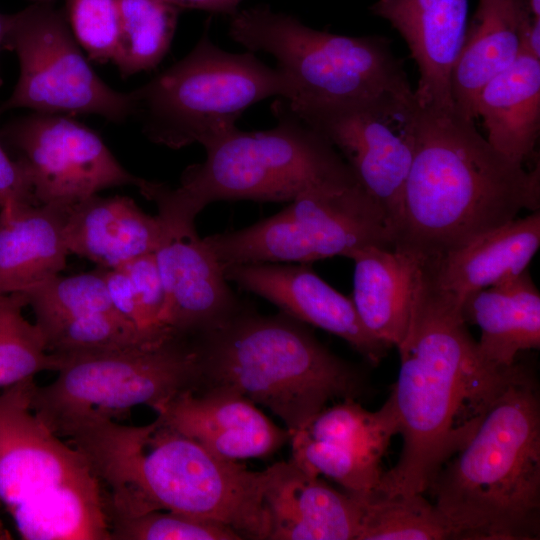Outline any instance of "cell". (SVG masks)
<instances>
[{
	"mask_svg": "<svg viewBox=\"0 0 540 540\" xmlns=\"http://www.w3.org/2000/svg\"><path fill=\"white\" fill-rule=\"evenodd\" d=\"M9 20H10V14L0 13V53H1V50L4 48V41H5V36H6ZM1 84H2V79L0 76V86Z\"/></svg>",
	"mask_w": 540,
	"mask_h": 540,
	"instance_id": "39",
	"label": "cell"
},
{
	"mask_svg": "<svg viewBox=\"0 0 540 540\" xmlns=\"http://www.w3.org/2000/svg\"><path fill=\"white\" fill-rule=\"evenodd\" d=\"M200 386L224 387L270 409L292 434L329 400L365 388L351 363L323 346L303 322L265 316L245 304L219 327L194 337Z\"/></svg>",
	"mask_w": 540,
	"mask_h": 540,
	"instance_id": "5",
	"label": "cell"
},
{
	"mask_svg": "<svg viewBox=\"0 0 540 540\" xmlns=\"http://www.w3.org/2000/svg\"><path fill=\"white\" fill-rule=\"evenodd\" d=\"M521 51L540 59V17L528 16L520 32Z\"/></svg>",
	"mask_w": 540,
	"mask_h": 540,
	"instance_id": "38",
	"label": "cell"
},
{
	"mask_svg": "<svg viewBox=\"0 0 540 540\" xmlns=\"http://www.w3.org/2000/svg\"><path fill=\"white\" fill-rule=\"evenodd\" d=\"M271 540H356L358 494L340 492L291 460L274 464L265 492Z\"/></svg>",
	"mask_w": 540,
	"mask_h": 540,
	"instance_id": "19",
	"label": "cell"
},
{
	"mask_svg": "<svg viewBox=\"0 0 540 540\" xmlns=\"http://www.w3.org/2000/svg\"><path fill=\"white\" fill-rule=\"evenodd\" d=\"M119 37L112 62L122 77L155 68L167 54L180 9L164 0H115Z\"/></svg>",
	"mask_w": 540,
	"mask_h": 540,
	"instance_id": "28",
	"label": "cell"
},
{
	"mask_svg": "<svg viewBox=\"0 0 540 540\" xmlns=\"http://www.w3.org/2000/svg\"><path fill=\"white\" fill-rule=\"evenodd\" d=\"M38 204L70 207L98 192L144 179L126 170L101 137L60 114L32 112L0 130Z\"/></svg>",
	"mask_w": 540,
	"mask_h": 540,
	"instance_id": "14",
	"label": "cell"
},
{
	"mask_svg": "<svg viewBox=\"0 0 540 540\" xmlns=\"http://www.w3.org/2000/svg\"><path fill=\"white\" fill-rule=\"evenodd\" d=\"M517 365L469 441L428 486L464 540H530L540 531V403Z\"/></svg>",
	"mask_w": 540,
	"mask_h": 540,
	"instance_id": "3",
	"label": "cell"
},
{
	"mask_svg": "<svg viewBox=\"0 0 540 540\" xmlns=\"http://www.w3.org/2000/svg\"><path fill=\"white\" fill-rule=\"evenodd\" d=\"M420 107L393 247L423 261L539 210V166L503 156L455 109Z\"/></svg>",
	"mask_w": 540,
	"mask_h": 540,
	"instance_id": "2",
	"label": "cell"
},
{
	"mask_svg": "<svg viewBox=\"0 0 540 540\" xmlns=\"http://www.w3.org/2000/svg\"><path fill=\"white\" fill-rule=\"evenodd\" d=\"M64 239L69 253L111 269L154 253L166 233L158 216L144 212L133 199L95 194L69 207Z\"/></svg>",
	"mask_w": 540,
	"mask_h": 540,
	"instance_id": "21",
	"label": "cell"
},
{
	"mask_svg": "<svg viewBox=\"0 0 540 540\" xmlns=\"http://www.w3.org/2000/svg\"><path fill=\"white\" fill-rule=\"evenodd\" d=\"M230 37L277 62L289 83L291 108L361 101L412 91L401 61L382 36H346L313 29L298 18L258 5L230 16Z\"/></svg>",
	"mask_w": 540,
	"mask_h": 540,
	"instance_id": "7",
	"label": "cell"
},
{
	"mask_svg": "<svg viewBox=\"0 0 540 540\" xmlns=\"http://www.w3.org/2000/svg\"><path fill=\"white\" fill-rule=\"evenodd\" d=\"M461 313L480 328L477 353L490 369L507 370L521 351L540 347V293L528 269L466 295Z\"/></svg>",
	"mask_w": 540,
	"mask_h": 540,
	"instance_id": "22",
	"label": "cell"
},
{
	"mask_svg": "<svg viewBox=\"0 0 540 540\" xmlns=\"http://www.w3.org/2000/svg\"><path fill=\"white\" fill-rule=\"evenodd\" d=\"M37 204L24 170L0 140V211Z\"/></svg>",
	"mask_w": 540,
	"mask_h": 540,
	"instance_id": "35",
	"label": "cell"
},
{
	"mask_svg": "<svg viewBox=\"0 0 540 540\" xmlns=\"http://www.w3.org/2000/svg\"><path fill=\"white\" fill-rule=\"evenodd\" d=\"M351 457L379 461L398 423L389 398L377 411H368L355 399L324 407L297 429Z\"/></svg>",
	"mask_w": 540,
	"mask_h": 540,
	"instance_id": "27",
	"label": "cell"
},
{
	"mask_svg": "<svg viewBox=\"0 0 540 540\" xmlns=\"http://www.w3.org/2000/svg\"><path fill=\"white\" fill-rule=\"evenodd\" d=\"M284 105L338 151L381 206L394 235L421 112L414 90L337 105Z\"/></svg>",
	"mask_w": 540,
	"mask_h": 540,
	"instance_id": "13",
	"label": "cell"
},
{
	"mask_svg": "<svg viewBox=\"0 0 540 540\" xmlns=\"http://www.w3.org/2000/svg\"><path fill=\"white\" fill-rule=\"evenodd\" d=\"M371 11L405 40L419 71L422 107L455 109L451 76L467 29L468 0H378Z\"/></svg>",
	"mask_w": 540,
	"mask_h": 540,
	"instance_id": "18",
	"label": "cell"
},
{
	"mask_svg": "<svg viewBox=\"0 0 540 540\" xmlns=\"http://www.w3.org/2000/svg\"><path fill=\"white\" fill-rule=\"evenodd\" d=\"M120 267L132 282L147 328L154 332L170 330L161 324L165 291L155 252L138 256Z\"/></svg>",
	"mask_w": 540,
	"mask_h": 540,
	"instance_id": "34",
	"label": "cell"
},
{
	"mask_svg": "<svg viewBox=\"0 0 540 540\" xmlns=\"http://www.w3.org/2000/svg\"><path fill=\"white\" fill-rule=\"evenodd\" d=\"M358 495L362 514L356 540L455 539L448 520L423 493Z\"/></svg>",
	"mask_w": 540,
	"mask_h": 540,
	"instance_id": "29",
	"label": "cell"
},
{
	"mask_svg": "<svg viewBox=\"0 0 540 540\" xmlns=\"http://www.w3.org/2000/svg\"><path fill=\"white\" fill-rule=\"evenodd\" d=\"M131 93L145 136L180 149L229 133L247 108L273 96L286 99L290 87L277 68L250 51L221 49L206 29L184 58Z\"/></svg>",
	"mask_w": 540,
	"mask_h": 540,
	"instance_id": "8",
	"label": "cell"
},
{
	"mask_svg": "<svg viewBox=\"0 0 540 540\" xmlns=\"http://www.w3.org/2000/svg\"><path fill=\"white\" fill-rule=\"evenodd\" d=\"M109 520L110 540H237L231 528L188 514L165 510Z\"/></svg>",
	"mask_w": 540,
	"mask_h": 540,
	"instance_id": "32",
	"label": "cell"
},
{
	"mask_svg": "<svg viewBox=\"0 0 540 540\" xmlns=\"http://www.w3.org/2000/svg\"><path fill=\"white\" fill-rule=\"evenodd\" d=\"M540 246L539 210L515 218L442 255L421 261L426 279L461 301L525 271Z\"/></svg>",
	"mask_w": 540,
	"mask_h": 540,
	"instance_id": "20",
	"label": "cell"
},
{
	"mask_svg": "<svg viewBox=\"0 0 540 540\" xmlns=\"http://www.w3.org/2000/svg\"><path fill=\"white\" fill-rule=\"evenodd\" d=\"M397 349L400 367L389 400L403 446L374 492L424 493L469 441L517 365L498 371L482 363L461 300L433 286L420 267L409 324Z\"/></svg>",
	"mask_w": 540,
	"mask_h": 540,
	"instance_id": "1",
	"label": "cell"
},
{
	"mask_svg": "<svg viewBox=\"0 0 540 540\" xmlns=\"http://www.w3.org/2000/svg\"><path fill=\"white\" fill-rule=\"evenodd\" d=\"M102 269L109 299L120 315L147 334L160 335L171 331L154 332L147 328L132 282L121 267Z\"/></svg>",
	"mask_w": 540,
	"mask_h": 540,
	"instance_id": "36",
	"label": "cell"
},
{
	"mask_svg": "<svg viewBox=\"0 0 540 540\" xmlns=\"http://www.w3.org/2000/svg\"><path fill=\"white\" fill-rule=\"evenodd\" d=\"M155 256L165 291L161 324L173 332L199 336L225 323L244 305L198 234L165 239Z\"/></svg>",
	"mask_w": 540,
	"mask_h": 540,
	"instance_id": "17",
	"label": "cell"
},
{
	"mask_svg": "<svg viewBox=\"0 0 540 540\" xmlns=\"http://www.w3.org/2000/svg\"><path fill=\"white\" fill-rule=\"evenodd\" d=\"M222 267L229 282L263 297L303 323L342 338L373 365L389 349L367 332L352 300L319 277L310 264L250 263Z\"/></svg>",
	"mask_w": 540,
	"mask_h": 540,
	"instance_id": "15",
	"label": "cell"
},
{
	"mask_svg": "<svg viewBox=\"0 0 540 540\" xmlns=\"http://www.w3.org/2000/svg\"><path fill=\"white\" fill-rule=\"evenodd\" d=\"M179 9L191 8L231 16L243 0H164Z\"/></svg>",
	"mask_w": 540,
	"mask_h": 540,
	"instance_id": "37",
	"label": "cell"
},
{
	"mask_svg": "<svg viewBox=\"0 0 540 540\" xmlns=\"http://www.w3.org/2000/svg\"><path fill=\"white\" fill-rule=\"evenodd\" d=\"M4 48L19 62V77L1 110L94 114L113 122L133 116L132 93L107 85L92 69L65 13L51 3L10 14Z\"/></svg>",
	"mask_w": 540,
	"mask_h": 540,
	"instance_id": "12",
	"label": "cell"
},
{
	"mask_svg": "<svg viewBox=\"0 0 540 540\" xmlns=\"http://www.w3.org/2000/svg\"><path fill=\"white\" fill-rule=\"evenodd\" d=\"M528 11L535 17H540V0H521Z\"/></svg>",
	"mask_w": 540,
	"mask_h": 540,
	"instance_id": "40",
	"label": "cell"
},
{
	"mask_svg": "<svg viewBox=\"0 0 540 540\" xmlns=\"http://www.w3.org/2000/svg\"><path fill=\"white\" fill-rule=\"evenodd\" d=\"M64 13L74 38L90 60H113L119 37L115 0H65Z\"/></svg>",
	"mask_w": 540,
	"mask_h": 540,
	"instance_id": "33",
	"label": "cell"
},
{
	"mask_svg": "<svg viewBox=\"0 0 540 540\" xmlns=\"http://www.w3.org/2000/svg\"><path fill=\"white\" fill-rule=\"evenodd\" d=\"M68 210L37 204L0 211V295L27 291L62 272L70 254L64 239Z\"/></svg>",
	"mask_w": 540,
	"mask_h": 540,
	"instance_id": "25",
	"label": "cell"
},
{
	"mask_svg": "<svg viewBox=\"0 0 540 540\" xmlns=\"http://www.w3.org/2000/svg\"><path fill=\"white\" fill-rule=\"evenodd\" d=\"M156 412L162 423L228 460L266 457L291 438L255 403L224 387L184 391Z\"/></svg>",
	"mask_w": 540,
	"mask_h": 540,
	"instance_id": "16",
	"label": "cell"
},
{
	"mask_svg": "<svg viewBox=\"0 0 540 540\" xmlns=\"http://www.w3.org/2000/svg\"><path fill=\"white\" fill-rule=\"evenodd\" d=\"M11 539V535L9 532L5 529L1 519H0V540H8Z\"/></svg>",
	"mask_w": 540,
	"mask_h": 540,
	"instance_id": "41",
	"label": "cell"
},
{
	"mask_svg": "<svg viewBox=\"0 0 540 540\" xmlns=\"http://www.w3.org/2000/svg\"><path fill=\"white\" fill-rule=\"evenodd\" d=\"M58 355L57 377L46 386L34 384L30 398L34 413L53 432L85 417L113 419L139 405L158 411L200 387L195 341L173 331L127 347Z\"/></svg>",
	"mask_w": 540,
	"mask_h": 540,
	"instance_id": "9",
	"label": "cell"
},
{
	"mask_svg": "<svg viewBox=\"0 0 540 540\" xmlns=\"http://www.w3.org/2000/svg\"><path fill=\"white\" fill-rule=\"evenodd\" d=\"M355 263L352 302L367 332L389 348L403 340L409 324L420 259L395 247L369 246Z\"/></svg>",
	"mask_w": 540,
	"mask_h": 540,
	"instance_id": "23",
	"label": "cell"
},
{
	"mask_svg": "<svg viewBox=\"0 0 540 540\" xmlns=\"http://www.w3.org/2000/svg\"><path fill=\"white\" fill-rule=\"evenodd\" d=\"M475 116L488 143L523 165L534 153L540 131V59L521 53L480 90Z\"/></svg>",
	"mask_w": 540,
	"mask_h": 540,
	"instance_id": "26",
	"label": "cell"
},
{
	"mask_svg": "<svg viewBox=\"0 0 540 540\" xmlns=\"http://www.w3.org/2000/svg\"><path fill=\"white\" fill-rule=\"evenodd\" d=\"M203 240L222 266L310 264L351 258L369 246L393 247L394 235L381 206L353 178L313 187L273 216Z\"/></svg>",
	"mask_w": 540,
	"mask_h": 540,
	"instance_id": "10",
	"label": "cell"
},
{
	"mask_svg": "<svg viewBox=\"0 0 540 540\" xmlns=\"http://www.w3.org/2000/svg\"><path fill=\"white\" fill-rule=\"evenodd\" d=\"M34 378L0 393V503L25 540H110L100 482L31 408Z\"/></svg>",
	"mask_w": 540,
	"mask_h": 540,
	"instance_id": "6",
	"label": "cell"
},
{
	"mask_svg": "<svg viewBox=\"0 0 540 540\" xmlns=\"http://www.w3.org/2000/svg\"><path fill=\"white\" fill-rule=\"evenodd\" d=\"M24 292L0 295V388L34 378L42 371H58L61 357L48 351L42 331L23 315Z\"/></svg>",
	"mask_w": 540,
	"mask_h": 540,
	"instance_id": "30",
	"label": "cell"
},
{
	"mask_svg": "<svg viewBox=\"0 0 540 540\" xmlns=\"http://www.w3.org/2000/svg\"><path fill=\"white\" fill-rule=\"evenodd\" d=\"M42 333L92 313L116 311L108 296L103 269L54 278L24 291Z\"/></svg>",
	"mask_w": 540,
	"mask_h": 540,
	"instance_id": "31",
	"label": "cell"
},
{
	"mask_svg": "<svg viewBox=\"0 0 540 540\" xmlns=\"http://www.w3.org/2000/svg\"><path fill=\"white\" fill-rule=\"evenodd\" d=\"M528 16L533 15L521 0H479L451 76L454 108L467 119H476L482 87L521 53V26Z\"/></svg>",
	"mask_w": 540,
	"mask_h": 540,
	"instance_id": "24",
	"label": "cell"
},
{
	"mask_svg": "<svg viewBox=\"0 0 540 540\" xmlns=\"http://www.w3.org/2000/svg\"><path fill=\"white\" fill-rule=\"evenodd\" d=\"M272 111L273 128H235L205 145V159L188 166L178 186L144 180L139 191L157 205L167 237L197 235L195 219L213 202H290L313 187L355 178L338 151L281 98Z\"/></svg>",
	"mask_w": 540,
	"mask_h": 540,
	"instance_id": "4",
	"label": "cell"
},
{
	"mask_svg": "<svg viewBox=\"0 0 540 540\" xmlns=\"http://www.w3.org/2000/svg\"><path fill=\"white\" fill-rule=\"evenodd\" d=\"M273 473L274 464L249 470L160 423L137 460L135 480L155 510L216 522L242 539H269L265 492Z\"/></svg>",
	"mask_w": 540,
	"mask_h": 540,
	"instance_id": "11",
	"label": "cell"
}]
</instances>
